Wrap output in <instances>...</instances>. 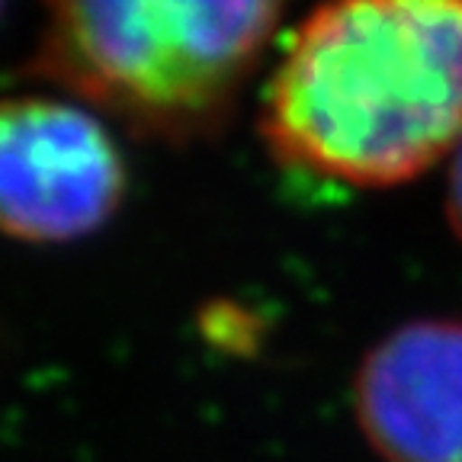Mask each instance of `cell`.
<instances>
[{"mask_svg": "<svg viewBox=\"0 0 462 462\" xmlns=\"http://www.w3.org/2000/svg\"><path fill=\"white\" fill-rule=\"evenodd\" d=\"M263 135L325 180L420 177L462 144V0H325L270 78Z\"/></svg>", "mask_w": 462, "mask_h": 462, "instance_id": "obj_1", "label": "cell"}, {"mask_svg": "<svg viewBox=\"0 0 462 462\" xmlns=\"http://www.w3.org/2000/svg\"><path fill=\"white\" fill-rule=\"evenodd\" d=\"M286 0H45L29 71L144 138L218 129Z\"/></svg>", "mask_w": 462, "mask_h": 462, "instance_id": "obj_2", "label": "cell"}, {"mask_svg": "<svg viewBox=\"0 0 462 462\" xmlns=\"http://www.w3.org/2000/svg\"><path fill=\"white\" fill-rule=\"evenodd\" d=\"M125 193L109 132L80 106L7 100L0 116V218L10 238L58 245L103 228Z\"/></svg>", "mask_w": 462, "mask_h": 462, "instance_id": "obj_3", "label": "cell"}, {"mask_svg": "<svg viewBox=\"0 0 462 462\" xmlns=\"http://www.w3.org/2000/svg\"><path fill=\"white\" fill-rule=\"evenodd\" d=\"M356 420L385 462H462V321L420 318L366 354Z\"/></svg>", "mask_w": 462, "mask_h": 462, "instance_id": "obj_4", "label": "cell"}, {"mask_svg": "<svg viewBox=\"0 0 462 462\" xmlns=\"http://www.w3.org/2000/svg\"><path fill=\"white\" fill-rule=\"evenodd\" d=\"M447 216H449V225H453V231H456V238L462 241V144L456 148L453 171H449Z\"/></svg>", "mask_w": 462, "mask_h": 462, "instance_id": "obj_5", "label": "cell"}]
</instances>
